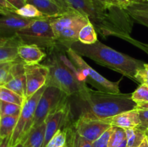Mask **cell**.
Instances as JSON below:
<instances>
[{
  "mask_svg": "<svg viewBox=\"0 0 148 147\" xmlns=\"http://www.w3.org/2000/svg\"><path fill=\"white\" fill-rule=\"evenodd\" d=\"M138 147H148V143L147 141V139H146V138H145L144 141L141 143V144H140Z\"/></svg>",
  "mask_w": 148,
  "mask_h": 147,
  "instance_id": "ee69618b",
  "label": "cell"
},
{
  "mask_svg": "<svg viewBox=\"0 0 148 147\" xmlns=\"http://www.w3.org/2000/svg\"><path fill=\"white\" fill-rule=\"evenodd\" d=\"M114 131V127L111 126L101 136L92 143L93 147H108L110 138Z\"/></svg>",
  "mask_w": 148,
  "mask_h": 147,
  "instance_id": "4dcf8cb0",
  "label": "cell"
},
{
  "mask_svg": "<svg viewBox=\"0 0 148 147\" xmlns=\"http://www.w3.org/2000/svg\"><path fill=\"white\" fill-rule=\"evenodd\" d=\"M15 14L28 19H39L48 17L45 16L41 12L39 11L37 7L29 3H26L24 6L17 9L15 11Z\"/></svg>",
  "mask_w": 148,
  "mask_h": 147,
  "instance_id": "484cf974",
  "label": "cell"
},
{
  "mask_svg": "<svg viewBox=\"0 0 148 147\" xmlns=\"http://www.w3.org/2000/svg\"><path fill=\"white\" fill-rule=\"evenodd\" d=\"M146 1H148V0H146Z\"/></svg>",
  "mask_w": 148,
  "mask_h": 147,
  "instance_id": "11a10c76",
  "label": "cell"
},
{
  "mask_svg": "<svg viewBox=\"0 0 148 147\" xmlns=\"http://www.w3.org/2000/svg\"><path fill=\"white\" fill-rule=\"evenodd\" d=\"M145 131V138L147 139V141L148 143V128H146L145 130H144Z\"/></svg>",
  "mask_w": 148,
  "mask_h": 147,
  "instance_id": "7dc6e473",
  "label": "cell"
},
{
  "mask_svg": "<svg viewBox=\"0 0 148 147\" xmlns=\"http://www.w3.org/2000/svg\"><path fill=\"white\" fill-rule=\"evenodd\" d=\"M124 9L133 21L148 27V15L140 11L130 1Z\"/></svg>",
  "mask_w": 148,
  "mask_h": 147,
  "instance_id": "cb8c5ba5",
  "label": "cell"
},
{
  "mask_svg": "<svg viewBox=\"0 0 148 147\" xmlns=\"http://www.w3.org/2000/svg\"><path fill=\"white\" fill-rule=\"evenodd\" d=\"M49 69V76L46 85L60 89L66 96H79L88 86L79 78V72L68 58L64 48L55 46L49 50V55L43 63Z\"/></svg>",
  "mask_w": 148,
  "mask_h": 147,
  "instance_id": "3957f363",
  "label": "cell"
},
{
  "mask_svg": "<svg viewBox=\"0 0 148 147\" xmlns=\"http://www.w3.org/2000/svg\"><path fill=\"white\" fill-rule=\"evenodd\" d=\"M7 1H9L12 5L14 6L16 9L20 8L26 4V1L25 0H7Z\"/></svg>",
  "mask_w": 148,
  "mask_h": 147,
  "instance_id": "74e56055",
  "label": "cell"
},
{
  "mask_svg": "<svg viewBox=\"0 0 148 147\" xmlns=\"http://www.w3.org/2000/svg\"><path fill=\"white\" fill-rule=\"evenodd\" d=\"M133 1V0H128L129 2H130V1Z\"/></svg>",
  "mask_w": 148,
  "mask_h": 147,
  "instance_id": "816d5d0a",
  "label": "cell"
},
{
  "mask_svg": "<svg viewBox=\"0 0 148 147\" xmlns=\"http://www.w3.org/2000/svg\"><path fill=\"white\" fill-rule=\"evenodd\" d=\"M19 116H2L0 118V137H11Z\"/></svg>",
  "mask_w": 148,
  "mask_h": 147,
  "instance_id": "7402d4cb",
  "label": "cell"
},
{
  "mask_svg": "<svg viewBox=\"0 0 148 147\" xmlns=\"http://www.w3.org/2000/svg\"><path fill=\"white\" fill-rule=\"evenodd\" d=\"M13 147H25V146H24V144H23V143L20 142V143H19V144H16V145L14 146Z\"/></svg>",
  "mask_w": 148,
  "mask_h": 147,
  "instance_id": "bcb514c9",
  "label": "cell"
},
{
  "mask_svg": "<svg viewBox=\"0 0 148 147\" xmlns=\"http://www.w3.org/2000/svg\"><path fill=\"white\" fill-rule=\"evenodd\" d=\"M127 138L125 129L119 127H114V131L111 134L108 147H116Z\"/></svg>",
  "mask_w": 148,
  "mask_h": 147,
  "instance_id": "f546056e",
  "label": "cell"
},
{
  "mask_svg": "<svg viewBox=\"0 0 148 147\" xmlns=\"http://www.w3.org/2000/svg\"><path fill=\"white\" fill-rule=\"evenodd\" d=\"M130 2L132 3V4H134L137 9L140 10V11L143 12V13H145V14L148 15V4H145L144 2H142V1H138V0H133L131 1Z\"/></svg>",
  "mask_w": 148,
  "mask_h": 147,
  "instance_id": "8d00e7d4",
  "label": "cell"
},
{
  "mask_svg": "<svg viewBox=\"0 0 148 147\" xmlns=\"http://www.w3.org/2000/svg\"><path fill=\"white\" fill-rule=\"evenodd\" d=\"M14 62H0V86H4L8 80Z\"/></svg>",
  "mask_w": 148,
  "mask_h": 147,
  "instance_id": "1f68e13d",
  "label": "cell"
},
{
  "mask_svg": "<svg viewBox=\"0 0 148 147\" xmlns=\"http://www.w3.org/2000/svg\"><path fill=\"white\" fill-rule=\"evenodd\" d=\"M137 109L148 110V102H147V103H139V104H137Z\"/></svg>",
  "mask_w": 148,
  "mask_h": 147,
  "instance_id": "60d3db41",
  "label": "cell"
},
{
  "mask_svg": "<svg viewBox=\"0 0 148 147\" xmlns=\"http://www.w3.org/2000/svg\"><path fill=\"white\" fill-rule=\"evenodd\" d=\"M1 140H2V138H1V137H0V143H1Z\"/></svg>",
  "mask_w": 148,
  "mask_h": 147,
  "instance_id": "f907efd6",
  "label": "cell"
},
{
  "mask_svg": "<svg viewBox=\"0 0 148 147\" xmlns=\"http://www.w3.org/2000/svg\"><path fill=\"white\" fill-rule=\"evenodd\" d=\"M0 118H1V101H0Z\"/></svg>",
  "mask_w": 148,
  "mask_h": 147,
  "instance_id": "681fc988",
  "label": "cell"
},
{
  "mask_svg": "<svg viewBox=\"0 0 148 147\" xmlns=\"http://www.w3.org/2000/svg\"><path fill=\"white\" fill-rule=\"evenodd\" d=\"M140 115V120H141V124L139 126V128H141L144 131L148 125V110L143 109H137Z\"/></svg>",
  "mask_w": 148,
  "mask_h": 147,
  "instance_id": "e575fe53",
  "label": "cell"
},
{
  "mask_svg": "<svg viewBox=\"0 0 148 147\" xmlns=\"http://www.w3.org/2000/svg\"><path fill=\"white\" fill-rule=\"evenodd\" d=\"M98 40L96 30L93 24L89 22L79 31L78 41L83 44L91 45L95 43Z\"/></svg>",
  "mask_w": 148,
  "mask_h": 147,
  "instance_id": "44dd1931",
  "label": "cell"
},
{
  "mask_svg": "<svg viewBox=\"0 0 148 147\" xmlns=\"http://www.w3.org/2000/svg\"><path fill=\"white\" fill-rule=\"evenodd\" d=\"M35 19L21 17L15 13H10L0 17V35L6 37H15L19 30L30 24Z\"/></svg>",
  "mask_w": 148,
  "mask_h": 147,
  "instance_id": "4fadbf2b",
  "label": "cell"
},
{
  "mask_svg": "<svg viewBox=\"0 0 148 147\" xmlns=\"http://www.w3.org/2000/svg\"><path fill=\"white\" fill-rule=\"evenodd\" d=\"M51 17L35 19L30 24L19 30L16 36L23 44H33L47 50L57 46L51 26Z\"/></svg>",
  "mask_w": 148,
  "mask_h": 147,
  "instance_id": "8992f818",
  "label": "cell"
},
{
  "mask_svg": "<svg viewBox=\"0 0 148 147\" xmlns=\"http://www.w3.org/2000/svg\"><path fill=\"white\" fill-rule=\"evenodd\" d=\"M72 125L79 135L91 143L111 127L104 120L98 119L85 112H82L78 119Z\"/></svg>",
  "mask_w": 148,
  "mask_h": 147,
  "instance_id": "30bf717a",
  "label": "cell"
},
{
  "mask_svg": "<svg viewBox=\"0 0 148 147\" xmlns=\"http://www.w3.org/2000/svg\"><path fill=\"white\" fill-rule=\"evenodd\" d=\"M92 1H95V2L98 3V4H102V5L105 6V7H110V6H111V4L108 3V0H92Z\"/></svg>",
  "mask_w": 148,
  "mask_h": 147,
  "instance_id": "ab89813d",
  "label": "cell"
},
{
  "mask_svg": "<svg viewBox=\"0 0 148 147\" xmlns=\"http://www.w3.org/2000/svg\"><path fill=\"white\" fill-rule=\"evenodd\" d=\"M10 138L11 137H6V138H2L1 143H0V147H11Z\"/></svg>",
  "mask_w": 148,
  "mask_h": 147,
  "instance_id": "f35d334b",
  "label": "cell"
},
{
  "mask_svg": "<svg viewBox=\"0 0 148 147\" xmlns=\"http://www.w3.org/2000/svg\"><path fill=\"white\" fill-rule=\"evenodd\" d=\"M67 48L73 50L82 57L88 58L98 64L118 72L136 83L137 71L145 64L143 61L114 50L99 40L91 45L76 41Z\"/></svg>",
  "mask_w": 148,
  "mask_h": 147,
  "instance_id": "7a4b0ae2",
  "label": "cell"
},
{
  "mask_svg": "<svg viewBox=\"0 0 148 147\" xmlns=\"http://www.w3.org/2000/svg\"><path fill=\"white\" fill-rule=\"evenodd\" d=\"M145 48H146V53L148 54V44H145Z\"/></svg>",
  "mask_w": 148,
  "mask_h": 147,
  "instance_id": "c3c4849f",
  "label": "cell"
},
{
  "mask_svg": "<svg viewBox=\"0 0 148 147\" xmlns=\"http://www.w3.org/2000/svg\"><path fill=\"white\" fill-rule=\"evenodd\" d=\"M89 22L88 17L76 10L52 18L51 26L57 45L67 48L74 42L78 41L79 31Z\"/></svg>",
  "mask_w": 148,
  "mask_h": 147,
  "instance_id": "5b68a950",
  "label": "cell"
},
{
  "mask_svg": "<svg viewBox=\"0 0 148 147\" xmlns=\"http://www.w3.org/2000/svg\"><path fill=\"white\" fill-rule=\"evenodd\" d=\"M12 43H21L17 36L12 37H6L0 35V46H4L7 44H12Z\"/></svg>",
  "mask_w": 148,
  "mask_h": 147,
  "instance_id": "d590c367",
  "label": "cell"
},
{
  "mask_svg": "<svg viewBox=\"0 0 148 147\" xmlns=\"http://www.w3.org/2000/svg\"><path fill=\"white\" fill-rule=\"evenodd\" d=\"M21 109L22 106L18 105L1 101V117L19 116Z\"/></svg>",
  "mask_w": 148,
  "mask_h": 147,
  "instance_id": "f1b7e54d",
  "label": "cell"
},
{
  "mask_svg": "<svg viewBox=\"0 0 148 147\" xmlns=\"http://www.w3.org/2000/svg\"><path fill=\"white\" fill-rule=\"evenodd\" d=\"M108 3L111 4V5L119 6V7H120L119 4V2L117 0H108Z\"/></svg>",
  "mask_w": 148,
  "mask_h": 147,
  "instance_id": "7bdbcfd3",
  "label": "cell"
},
{
  "mask_svg": "<svg viewBox=\"0 0 148 147\" xmlns=\"http://www.w3.org/2000/svg\"><path fill=\"white\" fill-rule=\"evenodd\" d=\"M25 100V98L11 89L5 87L4 86H0V101L1 102H10L23 106Z\"/></svg>",
  "mask_w": 148,
  "mask_h": 147,
  "instance_id": "d4e9b609",
  "label": "cell"
},
{
  "mask_svg": "<svg viewBox=\"0 0 148 147\" xmlns=\"http://www.w3.org/2000/svg\"><path fill=\"white\" fill-rule=\"evenodd\" d=\"M25 1L26 2H27V1H28V0H25Z\"/></svg>",
  "mask_w": 148,
  "mask_h": 147,
  "instance_id": "f5cc1de1",
  "label": "cell"
},
{
  "mask_svg": "<svg viewBox=\"0 0 148 147\" xmlns=\"http://www.w3.org/2000/svg\"><path fill=\"white\" fill-rule=\"evenodd\" d=\"M137 83L142 84H148V64L145 63V66L137 71L136 74Z\"/></svg>",
  "mask_w": 148,
  "mask_h": 147,
  "instance_id": "d6a6232c",
  "label": "cell"
},
{
  "mask_svg": "<svg viewBox=\"0 0 148 147\" xmlns=\"http://www.w3.org/2000/svg\"><path fill=\"white\" fill-rule=\"evenodd\" d=\"M17 50L20 60L27 65L37 64L47 56L44 50L36 45L21 43Z\"/></svg>",
  "mask_w": 148,
  "mask_h": 147,
  "instance_id": "2e32d148",
  "label": "cell"
},
{
  "mask_svg": "<svg viewBox=\"0 0 148 147\" xmlns=\"http://www.w3.org/2000/svg\"><path fill=\"white\" fill-rule=\"evenodd\" d=\"M148 128V125H147V128ZM146 128H145V129H146Z\"/></svg>",
  "mask_w": 148,
  "mask_h": 147,
  "instance_id": "db71d44e",
  "label": "cell"
},
{
  "mask_svg": "<svg viewBox=\"0 0 148 147\" xmlns=\"http://www.w3.org/2000/svg\"><path fill=\"white\" fill-rule=\"evenodd\" d=\"M66 140L67 131L64 128L58 131L45 147H66Z\"/></svg>",
  "mask_w": 148,
  "mask_h": 147,
  "instance_id": "4316f807",
  "label": "cell"
},
{
  "mask_svg": "<svg viewBox=\"0 0 148 147\" xmlns=\"http://www.w3.org/2000/svg\"><path fill=\"white\" fill-rule=\"evenodd\" d=\"M67 131L66 147H93L92 143L79 135L72 125L65 127Z\"/></svg>",
  "mask_w": 148,
  "mask_h": 147,
  "instance_id": "d6986e66",
  "label": "cell"
},
{
  "mask_svg": "<svg viewBox=\"0 0 148 147\" xmlns=\"http://www.w3.org/2000/svg\"><path fill=\"white\" fill-rule=\"evenodd\" d=\"M4 86L25 99H27L25 63L23 61H14L13 63L9 79Z\"/></svg>",
  "mask_w": 148,
  "mask_h": 147,
  "instance_id": "5bb4252c",
  "label": "cell"
},
{
  "mask_svg": "<svg viewBox=\"0 0 148 147\" xmlns=\"http://www.w3.org/2000/svg\"><path fill=\"white\" fill-rule=\"evenodd\" d=\"M17 10V9L7 0H0V15H7L10 13H15Z\"/></svg>",
  "mask_w": 148,
  "mask_h": 147,
  "instance_id": "836d02e7",
  "label": "cell"
},
{
  "mask_svg": "<svg viewBox=\"0 0 148 147\" xmlns=\"http://www.w3.org/2000/svg\"><path fill=\"white\" fill-rule=\"evenodd\" d=\"M69 7L88 17L102 37L114 36L144 50V43L131 35L133 20L122 7H105L92 0H65Z\"/></svg>",
  "mask_w": 148,
  "mask_h": 147,
  "instance_id": "6da1fadb",
  "label": "cell"
},
{
  "mask_svg": "<svg viewBox=\"0 0 148 147\" xmlns=\"http://www.w3.org/2000/svg\"><path fill=\"white\" fill-rule=\"evenodd\" d=\"M127 135V147H138L145 138V131L140 128H132L125 129Z\"/></svg>",
  "mask_w": 148,
  "mask_h": 147,
  "instance_id": "603a6c76",
  "label": "cell"
},
{
  "mask_svg": "<svg viewBox=\"0 0 148 147\" xmlns=\"http://www.w3.org/2000/svg\"><path fill=\"white\" fill-rule=\"evenodd\" d=\"M116 147H127V138H126V139L124 140V141H123L122 143H121L119 145L117 146Z\"/></svg>",
  "mask_w": 148,
  "mask_h": 147,
  "instance_id": "f6af8a7d",
  "label": "cell"
},
{
  "mask_svg": "<svg viewBox=\"0 0 148 147\" xmlns=\"http://www.w3.org/2000/svg\"><path fill=\"white\" fill-rule=\"evenodd\" d=\"M132 99L137 104L148 102V84H140L137 89L132 93Z\"/></svg>",
  "mask_w": 148,
  "mask_h": 147,
  "instance_id": "83f0119b",
  "label": "cell"
},
{
  "mask_svg": "<svg viewBox=\"0 0 148 147\" xmlns=\"http://www.w3.org/2000/svg\"><path fill=\"white\" fill-rule=\"evenodd\" d=\"M117 1H118L120 7H122L123 9H124V7L129 3L128 0H117Z\"/></svg>",
  "mask_w": 148,
  "mask_h": 147,
  "instance_id": "b9f144b4",
  "label": "cell"
},
{
  "mask_svg": "<svg viewBox=\"0 0 148 147\" xmlns=\"http://www.w3.org/2000/svg\"><path fill=\"white\" fill-rule=\"evenodd\" d=\"M104 120L111 126L119 127L124 129L137 128L141 124L140 115L137 108L121 112L111 118L104 119Z\"/></svg>",
  "mask_w": 148,
  "mask_h": 147,
  "instance_id": "9a60e30c",
  "label": "cell"
},
{
  "mask_svg": "<svg viewBox=\"0 0 148 147\" xmlns=\"http://www.w3.org/2000/svg\"><path fill=\"white\" fill-rule=\"evenodd\" d=\"M46 86L42 87L36 93L30 97H27L25 100L17 120V125L10 138L11 147L22 142L31 130L37 104L46 88Z\"/></svg>",
  "mask_w": 148,
  "mask_h": 147,
  "instance_id": "ba28073f",
  "label": "cell"
},
{
  "mask_svg": "<svg viewBox=\"0 0 148 147\" xmlns=\"http://www.w3.org/2000/svg\"><path fill=\"white\" fill-rule=\"evenodd\" d=\"M64 48V47H63ZM65 52L69 60L76 67L79 72V78L82 82L88 83L96 88L98 91L111 92V93H120L119 84L121 79L117 82H112L92 69L86 63L81 56L74 51L69 48H64Z\"/></svg>",
  "mask_w": 148,
  "mask_h": 147,
  "instance_id": "52a82bcc",
  "label": "cell"
},
{
  "mask_svg": "<svg viewBox=\"0 0 148 147\" xmlns=\"http://www.w3.org/2000/svg\"><path fill=\"white\" fill-rule=\"evenodd\" d=\"M69 106L67 99H65L55 110H53L45 120L44 147L58 131L69 125Z\"/></svg>",
  "mask_w": 148,
  "mask_h": 147,
  "instance_id": "8fae6325",
  "label": "cell"
},
{
  "mask_svg": "<svg viewBox=\"0 0 148 147\" xmlns=\"http://www.w3.org/2000/svg\"><path fill=\"white\" fill-rule=\"evenodd\" d=\"M78 97L85 104L82 112H88L101 120L136 109L137 107V104L132 99V93L95 91L88 86Z\"/></svg>",
  "mask_w": 148,
  "mask_h": 147,
  "instance_id": "277c9868",
  "label": "cell"
},
{
  "mask_svg": "<svg viewBox=\"0 0 148 147\" xmlns=\"http://www.w3.org/2000/svg\"><path fill=\"white\" fill-rule=\"evenodd\" d=\"M21 44V43H20ZM20 43H12L0 46V62L22 61L18 56Z\"/></svg>",
  "mask_w": 148,
  "mask_h": 147,
  "instance_id": "ffe728a7",
  "label": "cell"
},
{
  "mask_svg": "<svg viewBox=\"0 0 148 147\" xmlns=\"http://www.w3.org/2000/svg\"><path fill=\"white\" fill-rule=\"evenodd\" d=\"M45 122L37 127L33 128L23 140L25 147H44L45 141Z\"/></svg>",
  "mask_w": 148,
  "mask_h": 147,
  "instance_id": "ac0fdd59",
  "label": "cell"
},
{
  "mask_svg": "<svg viewBox=\"0 0 148 147\" xmlns=\"http://www.w3.org/2000/svg\"><path fill=\"white\" fill-rule=\"evenodd\" d=\"M26 78V96L30 97L46 86L49 76V69L45 64H25Z\"/></svg>",
  "mask_w": 148,
  "mask_h": 147,
  "instance_id": "7c38bea8",
  "label": "cell"
},
{
  "mask_svg": "<svg viewBox=\"0 0 148 147\" xmlns=\"http://www.w3.org/2000/svg\"><path fill=\"white\" fill-rule=\"evenodd\" d=\"M26 3L34 5L45 16L51 18L60 17L66 12H68V11L51 0H28Z\"/></svg>",
  "mask_w": 148,
  "mask_h": 147,
  "instance_id": "e0dca14e",
  "label": "cell"
},
{
  "mask_svg": "<svg viewBox=\"0 0 148 147\" xmlns=\"http://www.w3.org/2000/svg\"><path fill=\"white\" fill-rule=\"evenodd\" d=\"M68 97L56 86L46 85L37 104L32 128H37L43 124L48 115Z\"/></svg>",
  "mask_w": 148,
  "mask_h": 147,
  "instance_id": "9c48e42d",
  "label": "cell"
}]
</instances>
